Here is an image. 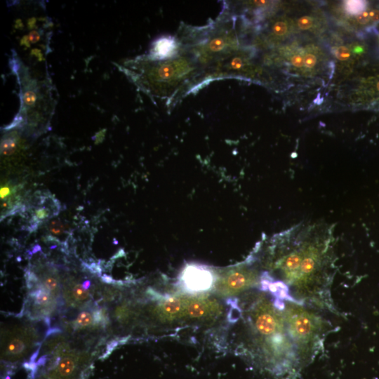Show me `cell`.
<instances>
[{
	"label": "cell",
	"instance_id": "cell-4",
	"mask_svg": "<svg viewBox=\"0 0 379 379\" xmlns=\"http://www.w3.org/2000/svg\"><path fill=\"white\" fill-rule=\"evenodd\" d=\"M260 273L247 264L230 269L218 279L214 287L218 293L233 297L251 288L259 287Z\"/></svg>",
	"mask_w": 379,
	"mask_h": 379
},
{
	"label": "cell",
	"instance_id": "cell-20",
	"mask_svg": "<svg viewBox=\"0 0 379 379\" xmlns=\"http://www.w3.org/2000/svg\"><path fill=\"white\" fill-rule=\"evenodd\" d=\"M356 20L361 25H366L371 22L368 13L366 11L359 15H357Z\"/></svg>",
	"mask_w": 379,
	"mask_h": 379
},
{
	"label": "cell",
	"instance_id": "cell-1",
	"mask_svg": "<svg viewBox=\"0 0 379 379\" xmlns=\"http://www.w3.org/2000/svg\"><path fill=\"white\" fill-rule=\"evenodd\" d=\"M277 239L268 272L286 286L291 300L338 314L331 295L335 256L330 230H291Z\"/></svg>",
	"mask_w": 379,
	"mask_h": 379
},
{
	"label": "cell",
	"instance_id": "cell-17",
	"mask_svg": "<svg viewBox=\"0 0 379 379\" xmlns=\"http://www.w3.org/2000/svg\"><path fill=\"white\" fill-rule=\"evenodd\" d=\"M15 147V142L13 140L7 139L1 143V152L4 154L8 155L13 152Z\"/></svg>",
	"mask_w": 379,
	"mask_h": 379
},
{
	"label": "cell",
	"instance_id": "cell-19",
	"mask_svg": "<svg viewBox=\"0 0 379 379\" xmlns=\"http://www.w3.org/2000/svg\"><path fill=\"white\" fill-rule=\"evenodd\" d=\"M292 65L295 67H302L304 65V58L301 54H295L291 58Z\"/></svg>",
	"mask_w": 379,
	"mask_h": 379
},
{
	"label": "cell",
	"instance_id": "cell-9",
	"mask_svg": "<svg viewBox=\"0 0 379 379\" xmlns=\"http://www.w3.org/2000/svg\"><path fill=\"white\" fill-rule=\"evenodd\" d=\"M178 51V41L173 36H164L152 43L149 55L144 58L151 61H164L175 55Z\"/></svg>",
	"mask_w": 379,
	"mask_h": 379
},
{
	"label": "cell",
	"instance_id": "cell-15",
	"mask_svg": "<svg viewBox=\"0 0 379 379\" xmlns=\"http://www.w3.org/2000/svg\"><path fill=\"white\" fill-rule=\"evenodd\" d=\"M272 32L277 36H284L288 32L287 24L284 21H277L272 26Z\"/></svg>",
	"mask_w": 379,
	"mask_h": 379
},
{
	"label": "cell",
	"instance_id": "cell-18",
	"mask_svg": "<svg viewBox=\"0 0 379 379\" xmlns=\"http://www.w3.org/2000/svg\"><path fill=\"white\" fill-rule=\"evenodd\" d=\"M317 62V58L314 54L307 53L304 57V66L307 68H313Z\"/></svg>",
	"mask_w": 379,
	"mask_h": 379
},
{
	"label": "cell",
	"instance_id": "cell-22",
	"mask_svg": "<svg viewBox=\"0 0 379 379\" xmlns=\"http://www.w3.org/2000/svg\"><path fill=\"white\" fill-rule=\"evenodd\" d=\"M376 88L379 91V81L376 84Z\"/></svg>",
	"mask_w": 379,
	"mask_h": 379
},
{
	"label": "cell",
	"instance_id": "cell-16",
	"mask_svg": "<svg viewBox=\"0 0 379 379\" xmlns=\"http://www.w3.org/2000/svg\"><path fill=\"white\" fill-rule=\"evenodd\" d=\"M335 55L339 60H346L350 58L351 53L347 47L342 46L337 48Z\"/></svg>",
	"mask_w": 379,
	"mask_h": 379
},
{
	"label": "cell",
	"instance_id": "cell-3",
	"mask_svg": "<svg viewBox=\"0 0 379 379\" xmlns=\"http://www.w3.org/2000/svg\"><path fill=\"white\" fill-rule=\"evenodd\" d=\"M222 312L215 299L201 296H166L160 304V313L165 322L181 319H211Z\"/></svg>",
	"mask_w": 379,
	"mask_h": 379
},
{
	"label": "cell",
	"instance_id": "cell-8",
	"mask_svg": "<svg viewBox=\"0 0 379 379\" xmlns=\"http://www.w3.org/2000/svg\"><path fill=\"white\" fill-rule=\"evenodd\" d=\"M107 322V314L104 310L82 308L71 322V327L74 331H84L104 326Z\"/></svg>",
	"mask_w": 379,
	"mask_h": 379
},
{
	"label": "cell",
	"instance_id": "cell-14",
	"mask_svg": "<svg viewBox=\"0 0 379 379\" xmlns=\"http://www.w3.org/2000/svg\"><path fill=\"white\" fill-rule=\"evenodd\" d=\"M314 19L309 15H304L298 20V27L302 30H307L313 25Z\"/></svg>",
	"mask_w": 379,
	"mask_h": 379
},
{
	"label": "cell",
	"instance_id": "cell-10",
	"mask_svg": "<svg viewBox=\"0 0 379 379\" xmlns=\"http://www.w3.org/2000/svg\"><path fill=\"white\" fill-rule=\"evenodd\" d=\"M90 286L89 281L71 285L65 290V298L67 302L74 306L87 302L91 298Z\"/></svg>",
	"mask_w": 379,
	"mask_h": 379
},
{
	"label": "cell",
	"instance_id": "cell-11",
	"mask_svg": "<svg viewBox=\"0 0 379 379\" xmlns=\"http://www.w3.org/2000/svg\"><path fill=\"white\" fill-rule=\"evenodd\" d=\"M344 5L348 14L357 15L365 11L367 3L364 1H346Z\"/></svg>",
	"mask_w": 379,
	"mask_h": 379
},
{
	"label": "cell",
	"instance_id": "cell-21",
	"mask_svg": "<svg viewBox=\"0 0 379 379\" xmlns=\"http://www.w3.org/2000/svg\"><path fill=\"white\" fill-rule=\"evenodd\" d=\"M10 190L8 187H3L1 190V198H5L9 194Z\"/></svg>",
	"mask_w": 379,
	"mask_h": 379
},
{
	"label": "cell",
	"instance_id": "cell-6",
	"mask_svg": "<svg viewBox=\"0 0 379 379\" xmlns=\"http://www.w3.org/2000/svg\"><path fill=\"white\" fill-rule=\"evenodd\" d=\"M216 277L211 269L200 264H188L182 270L179 284L190 293H197L210 290L214 286Z\"/></svg>",
	"mask_w": 379,
	"mask_h": 379
},
{
	"label": "cell",
	"instance_id": "cell-5",
	"mask_svg": "<svg viewBox=\"0 0 379 379\" xmlns=\"http://www.w3.org/2000/svg\"><path fill=\"white\" fill-rule=\"evenodd\" d=\"M55 348L53 351L55 358L50 366L47 379H75L79 366L87 356L78 354L64 343Z\"/></svg>",
	"mask_w": 379,
	"mask_h": 379
},
{
	"label": "cell",
	"instance_id": "cell-13",
	"mask_svg": "<svg viewBox=\"0 0 379 379\" xmlns=\"http://www.w3.org/2000/svg\"><path fill=\"white\" fill-rule=\"evenodd\" d=\"M48 229L53 235L59 236L65 232V227L60 220H54L49 223Z\"/></svg>",
	"mask_w": 379,
	"mask_h": 379
},
{
	"label": "cell",
	"instance_id": "cell-12",
	"mask_svg": "<svg viewBox=\"0 0 379 379\" xmlns=\"http://www.w3.org/2000/svg\"><path fill=\"white\" fill-rule=\"evenodd\" d=\"M51 216L50 209L43 206L36 208L34 211V220L35 222H41L47 220Z\"/></svg>",
	"mask_w": 379,
	"mask_h": 379
},
{
	"label": "cell",
	"instance_id": "cell-7",
	"mask_svg": "<svg viewBox=\"0 0 379 379\" xmlns=\"http://www.w3.org/2000/svg\"><path fill=\"white\" fill-rule=\"evenodd\" d=\"M34 333L29 328H16L4 336L1 343L3 357L17 360L22 357L32 347Z\"/></svg>",
	"mask_w": 379,
	"mask_h": 379
},
{
	"label": "cell",
	"instance_id": "cell-2",
	"mask_svg": "<svg viewBox=\"0 0 379 379\" xmlns=\"http://www.w3.org/2000/svg\"><path fill=\"white\" fill-rule=\"evenodd\" d=\"M287 300L260 294L247 310L253 345V359L258 366L281 369L296 364L300 358L285 307Z\"/></svg>",
	"mask_w": 379,
	"mask_h": 379
}]
</instances>
